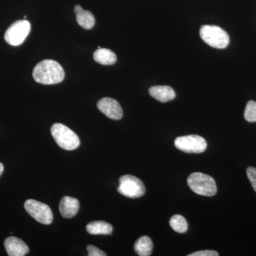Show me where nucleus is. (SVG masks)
Segmentation results:
<instances>
[{
    "instance_id": "obj_14",
    "label": "nucleus",
    "mask_w": 256,
    "mask_h": 256,
    "mask_svg": "<svg viewBox=\"0 0 256 256\" xmlns=\"http://www.w3.org/2000/svg\"><path fill=\"white\" fill-rule=\"evenodd\" d=\"M88 233L92 235H110L114 228L111 224L102 220L90 222L86 226Z\"/></svg>"
},
{
    "instance_id": "obj_20",
    "label": "nucleus",
    "mask_w": 256,
    "mask_h": 256,
    "mask_svg": "<svg viewBox=\"0 0 256 256\" xmlns=\"http://www.w3.org/2000/svg\"><path fill=\"white\" fill-rule=\"evenodd\" d=\"M87 250L88 252V256H106L107 254L102 250H100L98 248L92 245H89L87 246Z\"/></svg>"
},
{
    "instance_id": "obj_22",
    "label": "nucleus",
    "mask_w": 256,
    "mask_h": 256,
    "mask_svg": "<svg viewBox=\"0 0 256 256\" xmlns=\"http://www.w3.org/2000/svg\"><path fill=\"white\" fill-rule=\"evenodd\" d=\"M3 172H4V165L2 163L0 162V176L2 174Z\"/></svg>"
},
{
    "instance_id": "obj_21",
    "label": "nucleus",
    "mask_w": 256,
    "mask_h": 256,
    "mask_svg": "<svg viewBox=\"0 0 256 256\" xmlns=\"http://www.w3.org/2000/svg\"><path fill=\"white\" fill-rule=\"evenodd\" d=\"M218 254L215 250H200V252H192L188 256H218Z\"/></svg>"
},
{
    "instance_id": "obj_3",
    "label": "nucleus",
    "mask_w": 256,
    "mask_h": 256,
    "mask_svg": "<svg viewBox=\"0 0 256 256\" xmlns=\"http://www.w3.org/2000/svg\"><path fill=\"white\" fill-rule=\"evenodd\" d=\"M188 183L192 191L197 194L213 196L216 194V183L210 175L202 172L192 173L188 176Z\"/></svg>"
},
{
    "instance_id": "obj_15",
    "label": "nucleus",
    "mask_w": 256,
    "mask_h": 256,
    "mask_svg": "<svg viewBox=\"0 0 256 256\" xmlns=\"http://www.w3.org/2000/svg\"><path fill=\"white\" fill-rule=\"evenodd\" d=\"M94 60L102 65H112L117 60V56L114 52L108 48H98L94 54Z\"/></svg>"
},
{
    "instance_id": "obj_8",
    "label": "nucleus",
    "mask_w": 256,
    "mask_h": 256,
    "mask_svg": "<svg viewBox=\"0 0 256 256\" xmlns=\"http://www.w3.org/2000/svg\"><path fill=\"white\" fill-rule=\"evenodd\" d=\"M174 146L180 150L186 153H202L206 150V141L197 134L182 136L175 140Z\"/></svg>"
},
{
    "instance_id": "obj_18",
    "label": "nucleus",
    "mask_w": 256,
    "mask_h": 256,
    "mask_svg": "<svg viewBox=\"0 0 256 256\" xmlns=\"http://www.w3.org/2000/svg\"><path fill=\"white\" fill-rule=\"evenodd\" d=\"M244 118L248 122H256V102L254 100H250L248 102L246 107Z\"/></svg>"
},
{
    "instance_id": "obj_2",
    "label": "nucleus",
    "mask_w": 256,
    "mask_h": 256,
    "mask_svg": "<svg viewBox=\"0 0 256 256\" xmlns=\"http://www.w3.org/2000/svg\"><path fill=\"white\" fill-rule=\"evenodd\" d=\"M50 132L55 142L62 149L72 151L80 146V139L73 130L62 124H55L50 128Z\"/></svg>"
},
{
    "instance_id": "obj_4",
    "label": "nucleus",
    "mask_w": 256,
    "mask_h": 256,
    "mask_svg": "<svg viewBox=\"0 0 256 256\" xmlns=\"http://www.w3.org/2000/svg\"><path fill=\"white\" fill-rule=\"evenodd\" d=\"M200 34L202 40L213 48L222 50L228 46V34L220 26L204 25L200 28Z\"/></svg>"
},
{
    "instance_id": "obj_19",
    "label": "nucleus",
    "mask_w": 256,
    "mask_h": 256,
    "mask_svg": "<svg viewBox=\"0 0 256 256\" xmlns=\"http://www.w3.org/2000/svg\"><path fill=\"white\" fill-rule=\"evenodd\" d=\"M246 173L248 178L252 184V188L256 192V168L250 166V168H248Z\"/></svg>"
},
{
    "instance_id": "obj_12",
    "label": "nucleus",
    "mask_w": 256,
    "mask_h": 256,
    "mask_svg": "<svg viewBox=\"0 0 256 256\" xmlns=\"http://www.w3.org/2000/svg\"><path fill=\"white\" fill-rule=\"evenodd\" d=\"M152 97L162 102L172 100L176 97L174 89L168 86H156L149 89Z\"/></svg>"
},
{
    "instance_id": "obj_1",
    "label": "nucleus",
    "mask_w": 256,
    "mask_h": 256,
    "mask_svg": "<svg viewBox=\"0 0 256 256\" xmlns=\"http://www.w3.org/2000/svg\"><path fill=\"white\" fill-rule=\"evenodd\" d=\"M35 82L44 85H53L63 82L65 72L62 66L54 60H46L36 64L33 70Z\"/></svg>"
},
{
    "instance_id": "obj_7",
    "label": "nucleus",
    "mask_w": 256,
    "mask_h": 256,
    "mask_svg": "<svg viewBox=\"0 0 256 256\" xmlns=\"http://www.w3.org/2000/svg\"><path fill=\"white\" fill-rule=\"evenodd\" d=\"M24 208L26 212L37 222L44 225H50L54 220L52 210L48 205L34 200L25 202Z\"/></svg>"
},
{
    "instance_id": "obj_5",
    "label": "nucleus",
    "mask_w": 256,
    "mask_h": 256,
    "mask_svg": "<svg viewBox=\"0 0 256 256\" xmlns=\"http://www.w3.org/2000/svg\"><path fill=\"white\" fill-rule=\"evenodd\" d=\"M146 186L140 178L132 175L126 174L119 178L118 192L128 198H139L146 194Z\"/></svg>"
},
{
    "instance_id": "obj_6",
    "label": "nucleus",
    "mask_w": 256,
    "mask_h": 256,
    "mask_svg": "<svg viewBox=\"0 0 256 256\" xmlns=\"http://www.w3.org/2000/svg\"><path fill=\"white\" fill-rule=\"evenodd\" d=\"M30 31V22L26 20H18L13 23L5 32V41L11 46H20L25 41Z\"/></svg>"
},
{
    "instance_id": "obj_13",
    "label": "nucleus",
    "mask_w": 256,
    "mask_h": 256,
    "mask_svg": "<svg viewBox=\"0 0 256 256\" xmlns=\"http://www.w3.org/2000/svg\"><path fill=\"white\" fill-rule=\"evenodd\" d=\"M76 21L82 28L86 30H92L95 25L96 20L94 14L90 12L82 9L80 5H76L74 8Z\"/></svg>"
},
{
    "instance_id": "obj_9",
    "label": "nucleus",
    "mask_w": 256,
    "mask_h": 256,
    "mask_svg": "<svg viewBox=\"0 0 256 256\" xmlns=\"http://www.w3.org/2000/svg\"><path fill=\"white\" fill-rule=\"evenodd\" d=\"M98 110L109 118L118 120L122 118L124 112L117 100L111 98H104L97 102Z\"/></svg>"
},
{
    "instance_id": "obj_16",
    "label": "nucleus",
    "mask_w": 256,
    "mask_h": 256,
    "mask_svg": "<svg viewBox=\"0 0 256 256\" xmlns=\"http://www.w3.org/2000/svg\"><path fill=\"white\" fill-rule=\"evenodd\" d=\"M134 248L138 256H149L152 252L153 242L150 237L144 236L136 242Z\"/></svg>"
},
{
    "instance_id": "obj_17",
    "label": "nucleus",
    "mask_w": 256,
    "mask_h": 256,
    "mask_svg": "<svg viewBox=\"0 0 256 256\" xmlns=\"http://www.w3.org/2000/svg\"><path fill=\"white\" fill-rule=\"evenodd\" d=\"M170 226L178 233H185L188 230V224L184 217L181 215H174L170 218Z\"/></svg>"
},
{
    "instance_id": "obj_11",
    "label": "nucleus",
    "mask_w": 256,
    "mask_h": 256,
    "mask_svg": "<svg viewBox=\"0 0 256 256\" xmlns=\"http://www.w3.org/2000/svg\"><path fill=\"white\" fill-rule=\"evenodd\" d=\"M80 207L77 198L66 196L60 200V214L65 218H73L78 213Z\"/></svg>"
},
{
    "instance_id": "obj_10",
    "label": "nucleus",
    "mask_w": 256,
    "mask_h": 256,
    "mask_svg": "<svg viewBox=\"0 0 256 256\" xmlns=\"http://www.w3.org/2000/svg\"><path fill=\"white\" fill-rule=\"evenodd\" d=\"M4 247L10 256H24L30 252L28 246L22 240L15 236L5 239Z\"/></svg>"
}]
</instances>
